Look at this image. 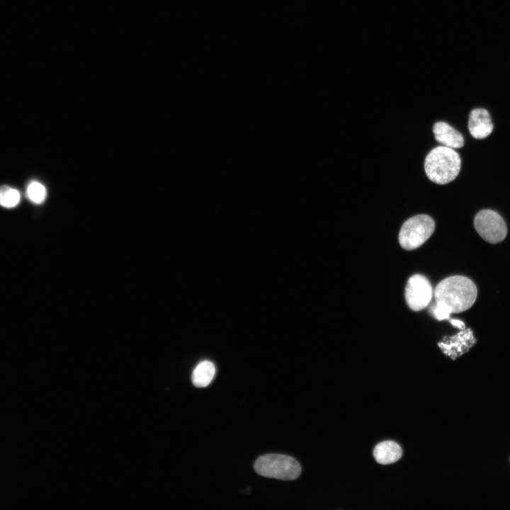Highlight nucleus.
<instances>
[{"label": "nucleus", "instance_id": "nucleus-1", "mask_svg": "<svg viewBox=\"0 0 510 510\" xmlns=\"http://www.w3.org/2000/svg\"><path fill=\"white\" fill-rule=\"evenodd\" d=\"M477 296L475 284L463 276H453L443 279L434 290L436 303L443 306L450 314L464 312L470 308Z\"/></svg>", "mask_w": 510, "mask_h": 510}, {"label": "nucleus", "instance_id": "nucleus-2", "mask_svg": "<svg viewBox=\"0 0 510 510\" xmlns=\"http://www.w3.org/2000/svg\"><path fill=\"white\" fill-rule=\"evenodd\" d=\"M461 160L453 149L438 146L431 149L426 155L424 169L428 178L438 184H446L453 181L458 175Z\"/></svg>", "mask_w": 510, "mask_h": 510}, {"label": "nucleus", "instance_id": "nucleus-3", "mask_svg": "<svg viewBox=\"0 0 510 510\" xmlns=\"http://www.w3.org/2000/svg\"><path fill=\"white\" fill-rule=\"evenodd\" d=\"M254 469L261 476L283 480H293L301 473L299 463L293 457L282 454H266L258 458Z\"/></svg>", "mask_w": 510, "mask_h": 510}, {"label": "nucleus", "instance_id": "nucleus-4", "mask_svg": "<svg viewBox=\"0 0 510 510\" xmlns=\"http://www.w3.org/2000/svg\"><path fill=\"white\" fill-rule=\"evenodd\" d=\"M435 229L434 219L421 214L406 220L399 233L400 246L406 250H413L421 246L433 234Z\"/></svg>", "mask_w": 510, "mask_h": 510}, {"label": "nucleus", "instance_id": "nucleus-5", "mask_svg": "<svg viewBox=\"0 0 510 510\" xmlns=\"http://www.w3.org/2000/svg\"><path fill=\"white\" fill-rule=\"evenodd\" d=\"M474 226L480 236L491 244L503 241L507 234L504 219L492 210H482L475 217Z\"/></svg>", "mask_w": 510, "mask_h": 510}, {"label": "nucleus", "instance_id": "nucleus-6", "mask_svg": "<svg viewBox=\"0 0 510 510\" xmlns=\"http://www.w3.org/2000/svg\"><path fill=\"white\" fill-rule=\"evenodd\" d=\"M433 290L429 280L424 276L415 274L411 276L405 287V300L413 311L425 308L430 302Z\"/></svg>", "mask_w": 510, "mask_h": 510}, {"label": "nucleus", "instance_id": "nucleus-7", "mask_svg": "<svg viewBox=\"0 0 510 510\" xmlns=\"http://www.w3.org/2000/svg\"><path fill=\"white\" fill-rule=\"evenodd\" d=\"M475 343V339L472 330L467 329L456 336L448 338V340L438 343V346L446 355L455 359L468 351Z\"/></svg>", "mask_w": 510, "mask_h": 510}, {"label": "nucleus", "instance_id": "nucleus-8", "mask_svg": "<svg viewBox=\"0 0 510 510\" xmlns=\"http://www.w3.org/2000/svg\"><path fill=\"white\" fill-rule=\"evenodd\" d=\"M493 128L491 116L487 110L475 108L470 112L468 128L473 137L485 138L492 133Z\"/></svg>", "mask_w": 510, "mask_h": 510}, {"label": "nucleus", "instance_id": "nucleus-9", "mask_svg": "<svg viewBox=\"0 0 510 510\" xmlns=\"http://www.w3.org/2000/svg\"><path fill=\"white\" fill-rule=\"evenodd\" d=\"M433 132L437 142L452 149L464 145L462 134L445 122H437L433 126Z\"/></svg>", "mask_w": 510, "mask_h": 510}, {"label": "nucleus", "instance_id": "nucleus-10", "mask_svg": "<svg viewBox=\"0 0 510 510\" xmlns=\"http://www.w3.org/2000/svg\"><path fill=\"white\" fill-rule=\"evenodd\" d=\"M402 455V450L399 444L392 441L379 443L373 450L375 460L381 465H388L397 462Z\"/></svg>", "mask_w": 510, "mask_h": 510}, {"label": "nucleus", "instance_id": "nucleus-11", "mask_svg": "<svg viewBox=\"0 0 510 510\" xmlns=\"http://www.w3.org/2000/svg\"><path fill=\"white\" fill-rule=\"evenodd\" d=\"M215 375V365L210 361H201L193 371L192 382L196 387H206L212 382Z\"/></svg>", "mask_w": 510, "mask_h": 510}, {"label": "nucleus", "instance_id": "nucleus-12", "mask_svg": "<svg viewBox=\"0 0 510 510\" xmlns=\"http://www.w3.org/2000/svg\"><path fill=\"white\" fill-rule=\"evenodd\" d=\"M19 192L10 186H0V205L11 208L16 206L20 201Z\"/></svg>", "mask_w": 510, "mask_h": 510}, {"label": "nucleus", "instance_id": "nucleus-13", "mask_svg": "<svg viewBox=\"0 0 510 510\" xmlns=\"http://www.w3.org/2000/svg\"><path fill=\"white\" fill-rule=\"evenodd\" d=\"M26 193L30 201L36 204H40L45 200L47 191L45 187L42 183L38 181H32L27 187Z\"/></svg>", "mask_w": 510, "mask_h": 510}, {"label": "nucleus", "instance_id": "nucleus-14", "mask_svg": "<svg viewBox=\"0 0 510 510\" xmlns=\"http://www.w3.org/2000/svg\"><path fill=\"white\" fill-rule=\"evenodd\" d=\"M433 314L434 317L438 320L448 319L450 317V313L443 306L436 304L433 309Z\"/></svg>", "mask_w": 510, "mask_h": 510}, {"label": "nucleus", "instance_id": "nucleus-15", "mask_svg": "<svg viewBox=\"0 0 510 510\" xmlns=\"http://www.w3.org/2000/svg\"><path fill=\"white\" fill-rule=\"evenodd\" d=\"M450 322H451V324H452L453 326H455V327H458V328H459V329H465V324H464L462 321H460V320L451 319V320H450Z\"/></svg>", "mask_w": 510, "mask_h": 510}]
</instances>
